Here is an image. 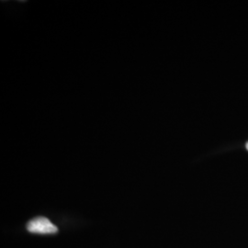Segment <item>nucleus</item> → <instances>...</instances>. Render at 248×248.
Instances as JSON below:
<instances>
[{
  "label": "nucleus",
  "instance_id": "1",
  "mask_svg": "<svg viewBox=\"0 0 248 248\" xmlns=\"http://www.w3.org/2000/svg\"><path fill=\"white\" fill-rule=\"evenodd\" d=\"M27 229L33 233L51 234L56 233L58 228L45 217H37L28 222Z\"/></svg>",
  "mask_w": 248,
  "mask_h": 248
},
{
  "label": "nucleus",
  "instance_id": "2",
  "mask_svg": "<svg viewBox=\"0 0 248 248\" xmlns=\"http://www.w3.org/2000/svg\"><path fill=\"white\" fill-rule=\"evenodd\" d=\"M246 147H247V149H248V142H247V145H246Z\"/></svg>",
  "mask_w": 248,
  "mask_h": 248
}]
</instances>
